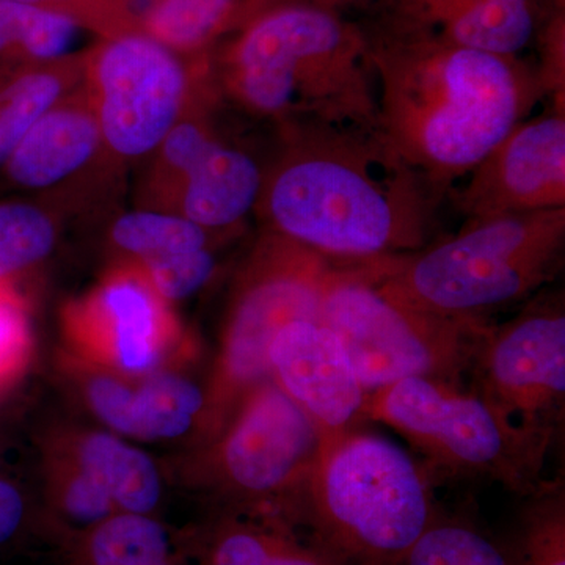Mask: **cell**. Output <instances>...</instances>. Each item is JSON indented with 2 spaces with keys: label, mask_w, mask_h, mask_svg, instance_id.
<instances>
[{
  "label": "cell",
  "mask_w": 565,
  "mask_h": 565,
  "mask_svg": "<svg viewBox=\"0 0 565 565\" xmlns=\"http://www.w3.org/2000/svg\"><path fill=\"white\" fill-rule=\"evenodd\" d=\"M253 214L263 232L332 262L371 263L423 250L445 202L377 128L278 126Z\"/></svg>",
  "instance_id": "6da1fadb"
},
{
  "label": "cell",
  "mask_w": 565,
  "mask_h": 565,
  "mask_svg": "<svg viewBox=\"0 0 565 565\" xmlns=\"http://www.w3.org/2000/svg\"><path fill=\"white\" fill-rule=\"evenodd\" d=\"M379 132L441 199L548 95L512 55L451 43L405 24L370 43Z\"/></svg>",
  "instance_id": "7a4b0ae2"
},
{
  "label": "cell",
  "mask_w": 565,
  "mask_h": 565,
  "mask_svg": "<svg viewBox=\"0 0 565 565\" xmlns=\"http://www.w3.org/2000/svg\"><path fill=\"white\" fill-rule=\"evenodd\" d=\"M211 73L218 98L275 128L379 129L370 44L333 11L281 3L253 14Z\"/></svg>",
  "instance_id": "3957f363"
},
{
  "label": "cell",
  "mask_w": 565,
  "mask_h": 565,
  "mask_svg": "<svg viewBox=\"0 0 565 565\" xmlns=\"http://www.w3.org/2000/svg\"><path fill=\"white\" fill-rule=\"evenodd\" d=\"M564 248L565 207L475 218L423 250L382 259L377 286L429 313L489 322L552 282Z\"/></svg>",
  "instance_id": "277c9868"
},
{
  "label": "cell",
  "mask_w": 565,
  "mask_h": 565,
  "mask_svg": "<svg viewBox=\"0 0 565 565\" xmlns=\"http://www.w3.org/2000/svg\"><path fill=\"white\" fill-rule=\"evenodd\" d=\"M437 516L426 468L366 429L323 440L302 522L341 565H397Z\"/></svg>",
  "instance_id": "5b68a950"
},
{
  "label": "cell",
  "mask_w": 565,
  "mask_h": 565,
  "mask_svg": "<svg viewBox=\"0 0 565 565\" xmlns=\"http://www.w3.org/2000/svg\"><path fill=\"white\" fill-rule=\"evenodd\" d=\"M364 419L399 434L423 456L427 473L497 482L525 497L548 484L545 460L555 437L522 426L460 386L405 379L367 394Z\"/></svg>",
  "instance_id": "8992f818"
},
{
  "label": "cell",
  "mask_w": 565,
  "mask_h": 565,
  "mask_svg": "<svg viewBox=\"0 0 565 565\" xmlns=\"http://www.w3.org/2000/svg\"><path fill=\"white\" fill-rule=\"evenodd\" d=\"M381 262L338 264L322 305V323L340 338L364 392L414 377L460 386L492 326L386 296L377 286Z\"/></svg>",
  "instance_id": "52a82bcc"
},
{
  "label": "cell",
  "mask_w": 565,
  "mask_h": 565,
  "mask_svg": "<svg viewBox=\"0 0 565 565\" xmlns=\"http://www.w3.org/2000/svg\"><path fill=\"white\" fill-rule=\"evenodd\" d=\"M340 262L263 232L244 259L226 308L204 424L217 434L241 401L273 381L269 349L288 323L322 322L327 289Z\"/></svg>",
  "instance_id": "ba28073f"
},
{
  "label": "cell",
  "mask_w": 565,
  "mask_h": 565,
  "mask_svg": "<svg viewBox=\"0 0 565 565\" xmlns=\"http://www.w3.org/2000/svg\"><path fill=\"white\" fill-rule=\"evenodd\" d=\"M84 88L126 172L143 166L195 104L218 96L204 54L182 55L145 32L98 39L84 57Z\"/></svg>",
  "instance_id": "9c48e42d"
},
{
  "label": "cell",
  "mask_w": 565,
  "mask_h": 565,
  "mask_svg": "<svg viewBox=\"0 0 565 565\" xmlns=\"http://www.w3.org/2000/svg\"><path fill=\"white\" fill-rule=\"evenodd\" d=\"M210 452L212 486L245 515L294 525L322 438L291 397L274 381L253 388L223 424Z\"/></svg>",
  "instance_id": "30bf717a"
},
{
  "label": "cell",
  "mask_w": 565,
  "mask_h": 565,
  "mask_svg": "<svg viewBox=\"0 0 565 565\" xmlns=\"http://www.w3.org/2000/svg\"><path fill=\"white\" fill-rule=\"evenodd\" d=\"M470 373L487 403L509 418L555 437L565 407L563 296L542 294L515 318L490 327Z\"/></svg>",
  "instance_id": "8fae6325"
},
{
  "label": "cell",
  "mask_w": 565,
  "mask_h": 565,
  "mask_svg": "<svg viewBox=\"0 0 565 565\" xmlns=\"http://www.w3.org/2000/svg\"><path fill=\"white\" fill-rule=\"evenodd\" d=\"M125 173L104 143L84 84L33 125L0 170L9 188L66 214H81L117 192Z\"/></svg>",
  "instance_id": "7c38bea8"
},
{
  "label": "cell",
  "mask_w": 565,
  "mask_h": 565,
  "mask_svg": "<svg viewBox=\"0 0 565 565\" xmlns=\"http://www.w3.org/2000/svg\"><path fill=\"white\" fill-rule=\"evenodd\" d=\"M63 318L77 351L125 374L154 371L180 337L170 305L131 262H117Z\"/></svg>",
  "instance_id": "4fadbf2b"
},
{
  "label": "cell",
  "mask_w": 565,
  "mask_h": 565,
  "mask_svg": "<svg viewBox=\"0 0 565 565\" xmlns=\"http://www.w3.org/2000/svg\"><path fill=\"white\" fill-rule=\"evenodd\" d=\"M564 96L516 125L448 199L465 221L565 207Z\"/></svg>",
  "instance_id": "5bb4252c"
},
{
  "label": "cell",
  "mask_w": 565,
  "mask_h": 565,
  "mask_svg": "<svg viewBox=\"0 0 565 565\" xmlns=\"http://www.w3.org/2000/svg\"><path fill=\"white\" fill-rule=\"evenodd\" d=\"M269 364L275 384L310 416L322 441L363 429L367 393L326 323H288L270 344Z\"/></svg>",
  "instance_id": "9a60e30c"
},
{
  "label": "cell",
  "mask_w": 565,
  "mask_h": 565,
  "mask_svg": "<svg viewBox=\"0 0 565 565\" xmlns=\"http://www.w3.org/2000/svg\"><path fill=\"white\" fill-rule=\"evenodd\" d=\"M264 163L222 137L182 184L172 212L212 233L230 236L255 211Z\"/></svg>",
  "instance_id": "2e32d148"
},
{
  "label": "cell",
  "mask_w": 565,
  "mask_h": 565,
  "mask_svg": "<svg viewBox=\"0 0 565 565\" xmlns=\"http://www.w3.org/2000/svg\"><path fill=\"white\" fill-rule=\"evenodd\" d=\"M85 54L58 62L0 63V170L33 125L79 90Z\"/></svg>",
  "instance_id": "e0dca14e"
},
{
  "label": "cell",
  "mask_w": 565,
  "mask_h": 565,
  "mask_svg": "<svg viewBox=\"0 0 565 565\" xmlns=\"http://www.w3.org/2000/svg\"><path fill=\"white\" fill-rule=\"evenodd\" d=\"M217 95L210 96L192 107L172 131L163 137L159 147L143 163L137 207L170 211L182 184L207 151L222 139L212 118Z\"/></svg>",
  "instance_id": "ac0fdd59"
},
{
  "label": "cell",
  "mask_w": 565,
  "mask_h": 565,
  "mask_svg": "<svg viewBox=\"0 0 565 565\" xmlns=\"http://www.w3.org/2000/svg\"><path fill=\"white\" fill-rule=\"evenodd\" d=\"M74 459L107 490L118 514L151 515L161 501L162 484L150 456L107 433L85 434Z\"/></svg>",
  "instance_id": "d6986e66"
},
{
  "label": "cell",
  "mask_w": 565,
  "mask_h": 565,
  "mask_svg": "<svg viewBox=\"0 0 565 565\" xmlns=\"http://www.w3.org/2000/svg\"><path fill=\"white\" fill-rule=\"evenodd\" d=\"M207 565H341L321 545H307L292 525L269 516H230L212 534Z\"/></svg>",
  "instance_id": "ffe728a7"
},
{
  "label": "cell",
  "mask_w": 565,
  "mask_h": 565,
  "mask_svg": "<svg viewBox=\"0 0 565 565\" xmlns=\"http://www.w3.org/2000/svg\"><path fill=\"white\" fill-rule=\"evenodd\" d=\"M223 234L212 233L172 211L122 212L110 222L107 239L118 262H147L174 253L214 247Z\"/></svg>",
  "instance_id": "44dd1931"
},
{
  "label": "cell",
  "mask_w": 565,
  "mask_h": 565,
  "mask_svg": "<svg viewBox=\"0 0 565 565\" xmlns=\"http://www.w3.org/2000/svg\"><path fill=\"white\" fill-rule=\"evenodd\" d=\"M207 397L188 377L172 373L148 375L134 388L131 437L173 440L206 419Z\"/></svg>",
  "instance_id": "7402d4cb"
},
{
  "label": "cell",
  "mask_w": 565,
  "mask_h": 565,
  "mask_svg": "<svg viewBox=\"0 0 565 565\" xmlns=\"http://www.w3.org/2000/svg\"><path fill=\"white\" fill-rule=\"evenodd\" d=\"M76 565H178L166 526L152 515L115 514L81 531Z\"/></svg>",
  "instance_id": "603a6c76"
},
{
  "label": "cell",
  "mask_w": 565,
  "mask_h": 565,
  "mask_svg": "<svg viewBox=\"0 0 565 565\" xmlns=\"http://www.w3.org/2000/svg\"><path fill=\"white\" fill-rule=\"evenodd\" d=\"M66 212L47 200L0 203V281H13L57 247Z\"/></svg>",
  "instance_id": "cb8c5ba5"
},
{
  "label": "cell",
  "mask_w": 565,
  "mask_h": 565,
  "mask_svg": "<svg viewBox=\"0 0 565 565\" xmlns=\"http://www.w3.org/2000/svg\"><path fill=\"white\" fill-rule=\"evenodd\" d=\"M234 10L236 0H156L141 32L182 55H203Z\"/></svg>",
  "instance_id": "d4e9b609"
},
{
  "label": "cell",
  "mask_w": 565,
  "mask_h": 565,
  "mask_svg": "<svg viewBox=\"0 0 565 565\" xmlns=\"http://www.w3.org/2000/svg\"><path fill=\"white\" fill-rule=\"evenodd\" d=\"M0 14L20 62H58L85 54L79 43L84 32L92 31L68 14L13 2H0Z\"/></svg>",
  "instance_id": "484cf974"
},
{
  "label": "cell",
  "mask_w": 565,
  "mask_h": 565,
  "mask_svg": "<svg viewBox=\"0 0 565 565\" xmlns=\"http://www.w3.org/2000/svg\"><path fill=\"white\" fill-rule=\"evenodd\" d=\"M397 565H516L512 548L467 520L435 516Z\"/></svg>",
  "instance_id": "4316f807"
},
{
  "label": "cell",
  "mask_w": 565,
  "mask_h": 565,
  "mask_svg": "<svg viewBox=\"0 0 565 565\" xmlns=\"http://www.w3.org/2000/svg\"><path fill=\"white\" fill-rule=\"evenodd\" d=\"M516 545V565H565V498L563 486L548 482L530 494Z\"/></svg>",
  "instance_id": "83f0119b"
},
{
  "label": "cell",
  "mask_w": 565,
  "mask_h": 565,
  "mask_svg": "<svg viewBox=\"0 0 565 565\" xmlns=\"http://www.w3.org/2000/svg\"><path fill=\"white\" fill-rule=\"evenodd\" d=\"M52 504L66 523L79 527L81 531L118 514L102 482L90 471L85 470L73 456L68 465H63L55 473Z\"/></svg>",
  "instance_id": "f1b7e54d"
},
{
  "label": "cell",
  "mask_w": 565,
  "mask_h": 565,
  "mask_svg": "<svg viewBox=\"0 0 565 565\" xmlns=\"http://www.w3.org/2000/svg\"><path fill=\"white\" fill-rule=\"evenodd\" d=\"M136 264L150 282L152 291L170 305L185 300L204 288L214 277L218 263L212 247H207Z\"/></svg>",
  "instance_id": "f546056e"
},
{
  "label": "cell",
  "mask_w": 565,
  "mask_h": 565,
  "mask_svg": "<svg viewBox=\"0 0 565 565\" xmlns=\"http://www.w3.org/2000/svg\"><path fill=\"white\" fill-rule=\"evenodd\" d=\"M31 334L28 313L13 281H0V390L28 362Z\"/></svg>",
  "instance_id": "4dcf8cb0"
},
{
  "label": "cell",
  "mask_w": 565,
  "mask_h": 565,
  "mask_svg": "<svg viewBox=\"0 0 565 565\" xmlns=\"http://www.w3.org/2000/svg\"><path fill=\"white\" fill-rule=\"evenodd\" d=\"M132 394V386L117 375L96 373L85 382L93 414L118 434L131 435Z\"/></svg>",
  "instance_id": "1f68e13d"
},
{
  "label": "cell",
  "mask_w": 565,
  "mask_h": 565,
  "mask_svg": "<svg viewBox=\"0 0 565 565\" xmlns=\"http://www.w3.org/2000/svg\"><path fill=\"white\" fill-rule=\"evenodd\" d=\"M0 2L24 3L68 14L90 29L99 39L125 32L118 0H0Z\"/></svg>",
  "instance_id": "d6a6232c"
},
{
  "label": "cell",
  "mask_w": 565,
  "mask_h": 565,
  "mask_svg": "<svg viewBox=\"0 0 565 565\" xmlns=\"http://www.w3.org/2000/svg\"><path fill=\"white\" fill-rule=\"evenodd\" d=\"M486 2L490 0H404L401 22L424 29H434L438 24L445 31L457 18Z\"/></svg>",
  "instance_id": "836d02e7"
},
{
  "label": "cell",
  "mask_w": 565,
  "mask_h": 565,
  "mask_svg": "<svg viewBox=\"0 0 565 565\" xmlns=\"http://www.w3.org/2000/svg\"><path fill=\"white\" fill-rule=\"evenodd\" d=\"M25 515V504L17 487L0 479V545L18 533Z\"/></svg>",
  "instance_id": "e575fe53"
},
{
  "label": "cell",
  "mask_w": 565,
  "mask_h": 565,
  "mask_svg": "<svg viewBox=\"0 0 565 565\" xmlns=\"http://www.w3.org/2000/svg\"><path fill=\"white\" fill-rule=\"evenodd\" d=\"M18 61L17 51H14L13 41H11L7 22L0 14V63H14Z\"/></svg>",
  "instance_id": "d590c367"
},
{
  "label": "cell",
  "mask_w": 565,
  "mask_h": 565,
  "mask_svg": "<svg viewBox=\"0 0 565 565\" xmlns=\"http://www.w3.org/2000/svg\"><path fill=\"white\" fill-rule=\"evenodd\" d=\"M364 2V0H300L302 6L316 7V9L332 11L333 3Z\"/></svg>",
  "instance_id": "8d00e7d4"
}]
</instances>
